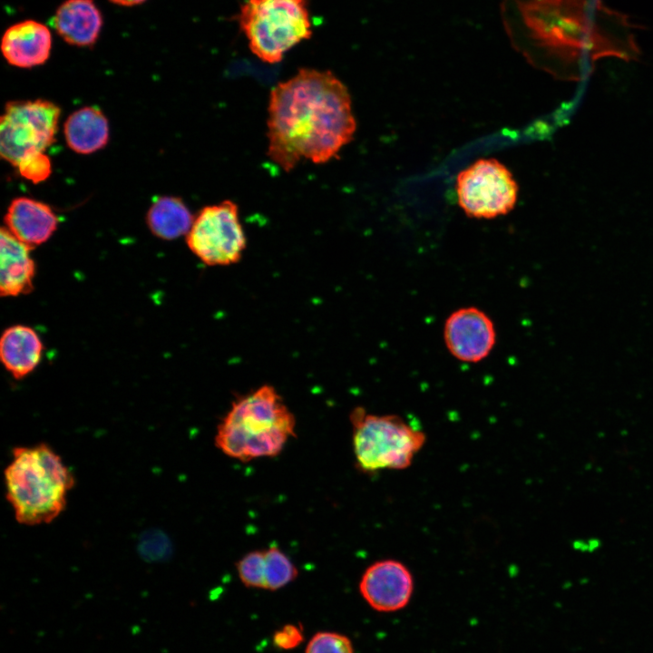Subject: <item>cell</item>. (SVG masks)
Returning <instances> with one entry per match:
<instances>
[{
	"label": "cell",
	"instance_id": "8992f818",
	"mask_svg": "<svg viewBox=\"0 0 653 653\" xmlns=\"http://www.w3.org/2000/svg\"><path fill=\"white\" fill-rule=\"evenodd\" d=\"M239 22L251 52L268 63L312 34L307 0H248Z\"/></svg>",
	"mask_w": 653,
	"mask_h": 653
},
{
	"label": "cell",
	"instance_id": "2e32d148",
	"mask_svg": "<svg viewBox=\"0 0 653 653\" xmlns=\"http://www.w3.org/2000/svg\"><path fill=\"white\" fill-rule=\"evenodd\" d=\"M43 344L37 333L22 325L5 330L0 340V357L5 367L15 378L30 374L39 364Z\"/></svg>",
	"mask_w": 653,
	"mask_h": 653
},
{
	"label": "cell",
	"instance_id": "30bf717a",
	"mask_svg": "<svg viewBox=\"0 0 653 653\" xmlns=\"http://www.w3.org/2000/svg\"><path fill=\"white\" fill-rule=\"evenodd\" d=\"M443 339L450 354L466 363H477L487 357L496 343L492 318L476 307L453 311L443 326Z\"/></svg>",
	"mask_w": 653,
	"mask_h": 653
},
{
	"label": "cell",
	"instance_id": "ffe728a7",
	"mask_svg": "<svg viewBox=\"0 0 653 653\" xmlns=\"http://www.w3.org/2000/svg\"><path fill=\"white\" fill-rule=\"evenodd\" d=\"M305 653H354L350 638L332 631L316 633L308 641Z\"/></svg>",
	"mask_w": 653,
	"mask_h": 653
},
{
	"label": "cell",
	"instance_id": "603a6c76",
	"mask_svg": "<svg viewBox=\"0 0 653 653\" xmlns=\"http://www.w3.org/2000/svg\"><path fill=\"white\" fill-rule=\"evenodd\" d=\"M112 3L122 6H133L141 5L147 0H110Z\"/></svg>",
	"mask_w": 653,
	"mask_h": 653
},
{
	"label": "cell",
	"instance_id": "8fae6325",
	"mask_svg": "<svg viewBox=\"0 0 653 653\" xmlns=\"http://www.w3.org/2000/svg\"><path fill=\"white\" fill-rule=\"evenodd\" d=\"M359 591L375 610L395 612L409 603L414 591V578L407 566L400 560H380L364 571Z\"/></svg>",
	"mask_w": 653,
	"mask_h": 653
},
{
	"label": "cell",
	"instance_id": "d6986e66",
	"mask_svg": "<svg viewBox=\"0 0 653 653\" xmlns=\"http://www.w3.org/2000/svg\"><path fill=\"white\" fill-rule=\"evenodd\" d=\"M260 572L263 590H278L297 576V570L291 560L278 547L261 550Z\"/></svg>",
	"mask_w": 653,
	"mask_h": 653
},
{
	"label": "cell",
	"instance_id": "3957f363",
	"mask_svg": "<svg viewBox=\"0 0 653 653\" xmlns=\"http://www.w3.org/2000/svg\"><path fill=\"white\" fill-rule=\"evenodd\" d=\"M6 500L24 525L50 523L65 509L74 477L46 443L15 447L4 472Z\"/></svg>",
	"mask_w": 653,
	"mask_h": 653
},
{
	"label": "cell",
	"instance_id": "7c38bea8",
	"mask_svg": "<svg viewBox=\"0 0 653 653\" xmlns=\"http://www.w3.org/2000/svg\"><path fill=\"white\" fill-rule=\"evenodd\" d=\"M52 43L51 32L45 24L35 20H24L5 30L1 50L9 64L32 68L48 60Z\"/></svg>",
	"mask_w": 653,
	"mask_h": 653
},
{
	"label": "cell",
	"instance_id": "9a60e30c",
	"mask_svg": "<svg viewBox=\"0 0 653 653\" xmlns=\"http://www.w3.org/2000/svg\"><path fill=\"white\" fill-rule=\"evenodd\" d=\"M32 247L15 238L6 228L1 229L0 237V291L3 297H16L33 288L35 274Z\"/></svg>",
	"mask_w": 653,
	"mask_h": 653
},
{
	"label": "cell",
	"instance_id": "6da1fadb",
	"mask_svg": "<svg viewBox=\"0 0 653 653\" xmlns=\"http://www.w3.org/2000/svg\"><path fill=\"white\" fill-rule=\"evenodd\" d=\"M268 112V155L285 171L336 158L356 129L349 92L329 71L304 68L278 83Z\"/></svg>",
	"mask_w": 653,
	"mask_h": 653
},
{
	"label": "cell",
	"instance_id": "7a4b0ae2",
	"mask_svg": "<svg viewBox=\"0 0 653 653\" xmlns=\"http://www.w3.org/2000/svg\"><path fill=\"white\" fill-rule=\"evenodd\" d=\"M590 0H502L500 15L513 48L531 64L563 79H579L582 63L637 54L596 28Z\"/></svg>",
	"mask_w": 653,
	"mask_h": 653
},
{
	"label": "cell",
	"instance_id": "52a82bcc",
	"mask_svg": "<svg viewBox=\"0 0 653 653\" xmlns=\"http://www.w3.org/2000/svg\"><path fill=\"white\" fill-rule=\"evenodd\" d=\"M60 109L44 101L6 103L0 121V153L16 167L24 158L44 151L54 142Z\"/></svg>",
	"mask_w": 653,
	"mask_h": 653
},
{
	"label": "cell",
	"instance_id": "5b68a950",
	"mask_svg": "<svg viewBox=\"0 0 653 653\" xmlns=\"http://www.w3.org/2000/svg\"><path fill=\"white\" fill-rule=\"evenodd\" d=\"M353 449L364 473L408 468L425 443V434L396 414H374L363 407L350 414Z\"/></svg>",
	"mask_w": 653,
	"mask_h": 653
},
{
	"label": "cell",
	"instance_id": "e0dca14e",
	"mask_svg": "<svg viewBox=\"0 0 653 653\" xmlns=\"http://www.w3.org/2000/svg\"><path fill=\"white\" fill-rule=\"evenodd\" d=\"M63 133L71 150L81 154H90L107 144L109 124L100 109L87 106L73 112L67 118Z\"/></svg>",
	"mask_w": 653,
	"mask_h": 653
},
{
	"label": "cell",
	"instance_id": "ac0fdd59",
	"mask_svg": "<svg viewBox=\"0 0 653 653\" xmlns=\"http://www.w3.org/2000/svg\"><path fill=\"white\" fill-rule=\"evenodd\" d=\"M194 222L184 202L176 197L158 198L149 209L147 224L151 232L162 239H175L188 234Z\"/></svg>",
	"mask_w": 653,
	"mask_h": 653
},
{
	"label": "cell",
	"instance_id": "4fadbf2b",
	"mask_svg": "<svg viewBox=\"0 0 653 653\" xmlns=\"http://www.w3.org/2000/svg\"><path fill=\"white\" fill-rule=\"evenodd\" d=\"M5 228L30 247L47 241L58 220L53 210L41 201L19 197L13 200L5 216Z\"/></svg>",
	"mask_w": 653,
	"mask_h": 653
},
{
	"label": "cell",
	"instance_id": "7402d4cb",
	"mask_svg": "<svg viewBox=\"0 0 653 653\" xmlns=\"http://www.w3.org/2000/svg\"><path fill=\"white\" fill-rule=\"evenodd\" d=\"M273 644L277 648L289 650L299 646L304 640L303 630L295 624H287L273 634Z\"/></svg>",
	"mask_w": 653,
	"mask_h": 653
},
{
	"label": "cell",
	"instance_id": "5bb4252c",
	"mask_svg": "<svg viewBox=\"0 0 653 653\" xmlns=\"http://www.w3.org/2000/svg\"><path fill=\"white\" fill-rule=\"evenodd\" d=\"M53 25L67 44L86 47L96 43L102 15L93 0H65L56 9Z\"/></svg>",
	"mask_w": 653,
	"mask_h": 653
},
{
	"label": "cell",
	"instance_id": "44dd1931",
	"mask_svg": "<svg viewBox=\"0 0 653 653\" xmlns=\"http://www.w3.org/2000/svg\"><path fill=\"white\" fill-rule=\"evenodd\" d=\"M16 168L22 177L34 183L45 180L52 172L51 161L44 152L24 158Z\"/></svg>",
	"mask_w": 653,
	"mask_h": 653
},
{
	"label": "cell",
	"instance_id": "ba28073f",
	"mask_svg": "<svg viewBox=\"0 0 653 653\" xmlns=\"http://www.w3.org/2000/svg\"><path fill=\"white\" fill-rule=\"evenodd\" d=\"M458 203L467 216L492 219L515 206L518 185L512 172L495 159H481L456 178Z\"/></svg>",
	"mask_w": 653,
	"mask_h": 653
},
{
	"label": "cell",
	"instance_id": "9c48e42d",
	"mask_svg": "<svg viewBox=\"0 0 653 653\" xmlns=\"http://www.w3.org/2000/svg\"><path fill=\"white\" fill-rule=\"evenodd\" d=\"M187 244L206 265L237 263L246 249L238 206L233 201L224 200L203 208L187 234Z\"/></svg>",
	"mask_w": 653,
	"mask_h": 653
},
{
	"label": "cell",
	"instance_id": "277c9868",
	"mask_svg": "<svg viewBox=\"0 0 653 653\" xmlns=\"http://www.w3.org/2000/svg\"><path fill=\"white\" fill-rule=\"evenodd\" d=\"M296 419L277 390L262 385L235 401L219 423L215 445L241 462L278 455L296 435Z\"/></svg>",
	"mask_w": 653,
	"mask_h": 653
}]
</instances>
